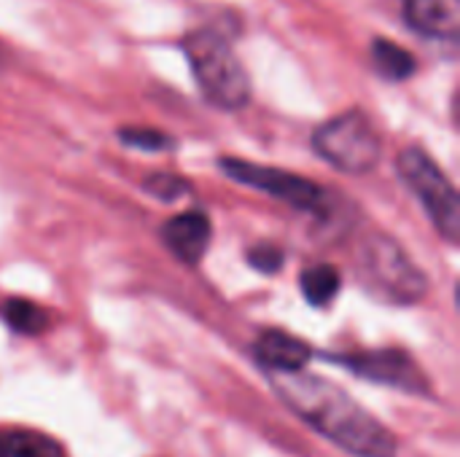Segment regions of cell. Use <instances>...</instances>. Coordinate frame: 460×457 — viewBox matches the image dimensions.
I'll return each mask as SVG.
<instances>
[{"label":"cell","mask_w":460,"mask_h":457,"mask_svg":"<svg viewBox=\"0 0 460 457\" xmlns=\"http://www.w3.org/2000/svg\"><path fill=\"white\" fill-rule=\"evenodd\" d=\"M270 382L294 415L348 455L396 457V439L391 431L334 382L310 372L270 374Z\"/></svg>","instance_id":"6da1fadb"},{"label":"cell","mask_w":460,"mask_h":457,"mask_svg":"<svg viewBox=\"0 0 460 457\" xmlns=\"http://www.w3.org/2000/svg\"><path fill=\"white\" fill-rule=\"evenodd\" d=\"M183 51L199 92L210 105L221 110H240L248 105L251 78L224 35L213 30H197L183 38Z\"/></svg>","instance_id":"7a4b0ae2"},{"label":"cell","mask_w":460,"mask_h":457,"mask_svg":"<svg viewBox=\"0 0 460 457\" xmlns=\"http://www.w3.org/2000/svg\"><path fill=\"white\" fill-rule=\"evenodd\" d=\"M358 275L364 286L391 302V304H415L426 296L429 280L404 253V248L385 237H369L358 250Z\"/></svg>","instance_id":"3957f363"},{"label":"cell","mask_w":460,"mask_h":457,"mask_svg":"<svg viewBox=\"0 0 460 457\" xmlns=\"http://www.w3.org/2000/svg\"><path fill=\"white\" fill-rule=\"evenodd\" d=\"M313 145L321 159L350 175H364L375 170L383 154L380 135L369 116L361 110H348L321 124L315 129Z\"/></svg>","instance_id":"277c9868"},{"label":"cell","mask_w":460,"mask_h":457,"mask_svg":"<svg viewBox=\"0 0 460 457\" xmlns=\"http://www.w3.org/2000/svg\"><path fill=\"white\" fill-rule=\"evenodd\" d=\"M399 172L410 191L420 199L434 229L453 245L460 242V199L456 186L437 167V162L420 148H404L399 154Z\"/></svg>","instance_id":"5b68a950"},{"label":"cell","mask_w":460,"mask_h":457,"mask_svg":"<svg viewBox=\"0 0 460 457\" xmlns=\"http://www.w3.org/2000/svg\"><path fill=\"white\" fill-rule=\"evenodd\" d=\"M221 170L243 183V186H251L256 191H264L296 210H310V213H321L323 205H326V191L307 180V178H299L294 172H286V170H278V167H264V164H253V162H240V159H221Z\"/></svg>","instance_id":"8992f818"},{"label":"cell","mask_w":460,"mask_h":457,"mask_svg":"<svg viewBox=\"0 0 460 457\" xmlns=\"http://www.w3.org/2000/svg\"><path fill=\"white\" fill-rule=\"evenodd\" d=\"M334 364H342L348 372L369 380V382H380V385H391L399 388L404 393H426L429 382L420 372V366L399 350H377V353H358V356H334L329 358Z\"/></svg>","instance_id":"52a82bcc"},{"label":"cell","mask_w":460,"mask_h":457,"mask_svg":"<svg viewBox=\"0 0 460 457\" xmlns=\"http://www.w3.org/2000/svg\"><path fill=\"white\" fill-rule=\"evenodd\" d=\"M210 234H213V226H210V218L202 210L181 213V215L170 218L162 226L164 245L183 264H197L205 256V250L210 245Z\"/></svg>","instance_id":"ba28073f"},{"label":"cell","mask_w":460,"mask_h":457,"mask_svg":"<svg viewBox=\"0 0 460 457\" xmlns=\"http://www.w3.org/2000/svg\"><path fill=\"white\" fill-rule=\"evenodd\" d=\"M253 356L267 374H294L305 372L313 350L286 331H264L253 345Z\"/></svg>","instance_id":"9c48e42d"},{"label":"cell","mask_w":460,"mask_h":457,"mask_svg":"<svg viewBox=\"0 0 460 457\" xmlns=\"http://www.w3.org/2000/svg\"><path fill=\"white\" fill-rule=\"evenodd\" d=\"M404 19L426 38H456L460 30V0H404Z\"/></svg>","instance_id":"30bf717a"},{"label":"cell","mask_w":460,"mask_h":457,"mask_svg":"<svg viewBox=\"0 0 460 457\" xmlns=\"http://www.w3.org/2000/svg\"><path fill=\"white\" fill-rule=\"evenodd\" d=\"M0 457H65V450L38 431L0 428Z\"/></svg>","instance_id":"8fae6325"},{"label":"cell","mask_w":460,"mask_h":457,"mask_svg":"<svg viewBox=\"0 0 460 457\" xmlns=\"http://www.w3.org/2000/svg\"><path fill=\"white\" fill-rule=\"evenodd\" d=\"M372 62L391 81H404L418 67L415 65V57L404 46H399V43H394L388 38H375L372 40Z\"/></svg>","instance_id":"7c38bea8"},{"label":"cell","mask_w":460,"mask_h":457,"mask_svg":"<svg viewBox=\"0 0 460 457\" xmlns=\"http://www.w3.org/2000/svg\"><path fill=\"white\" fill-rule=\"evenodd\" d=\"M340 272L332 264H315L307 267L299 277V288L302 296L313 304V307H326L337 294H340Z\"/></svg>","instance_id":"4fadbf2b"},{"label":"cell","mask_w":460,"mask_h":457,"mask_svg":"<svg viewBox=\"0 0 460 457\" xmlns=\"http://www.w3.org/2000/svg\"><path fill=\"white\" fill-rule=\"evenodd\" d=\"M0 315L16 334H27V337L40 334L49 326V315L27 299H5L0 304Z\"/></svg>","instance_id":"5bb4252c"},{"label":"cell","mask_w":460,"mask_h":457,"mask_svg":"<svg viewBox=\"0 0 460 457\" xmlns=\"http://www.w3.org/2000/svg\"><path fill=\"white\" fill-rule=\"evenodd\" d=\"M146 191L156 199H164V202H175L181 199L186 191H189V183L178 175H167V172H159V175H151L146 180Z\"/></svg>","instance_id":"9a60e30c"},{"label":"cell","mask_w":460,"mask_h":457,"mask_svg":"<svg viewBox=\"0 0 460 457\" xmlns=\"http://www.w3.org/2000/svg\"><path fill=\"white\" fill-rule=\"evenodd\" d=\"M119 137L124 140V145L140 148V151H164L172 148V140L156 129H121Z\"/></svg>","instance_id":"2e32d148"},{"label":"cell","mask_w":460,"mask_h":457,"mask_svg":"<svg viewBox=\"0 0 460 457\" xmlns=\"http://www.w3.org/2000/svg\"><path fill=\"white\" fill-rule=\"evenodd\" d=\"M248 261L259 272H278L283 267V250L272 242H261L248 250Z\"/></svg>","instance_id":"e0dca14e"}]
</instances>
